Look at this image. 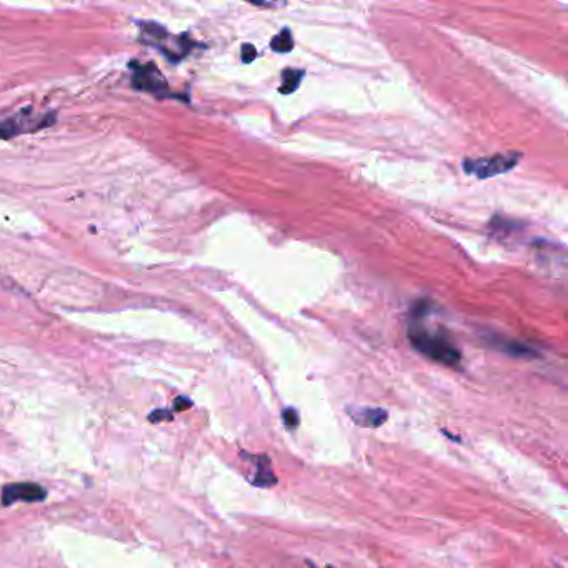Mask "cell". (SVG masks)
Returning <instances> with one entry per match:
<instances>
[{
    "label": "cell",
    "instance_id": "1",
    "mask_svg": "<svg viewBox=\"0 0 568 568\" xmlns=\"http://www.w3.org/2000/svg\"><path fill=\"white\" fill-rule=\"evenodd\" d=\"M408 339L418 352H422L432 360L443 365H459L460 355L459 348L447 339L445 335L435 334L427 330L422 325H413L408 330Z\"/></svg>",
    "mask_w": 568,
    "mask_h": 568
},
{
    "label": "cell",
    "instance_id": "2",
    "mask_svg": "<svg viewBox=\"0 0 568 568\" xmlns=\"http://www.w3.org/2000/svg\"><path fill=\"white\" fill-rule=\"evenodd\" d=\"M519 159L520 153H497V155L482 157V159H467L463 162V169L465 172L475 175L478 178H489L512 170L519 164Z\"/></svg>",
    "mask_w": 568,
    "mask_h": 568
},
{
    "label": "cell",
    "instance_id": "3",
    "mask_svg": "<svg viewBox=\"0 0 568 568\" xmlns=\"http://www.w3.org/2000/svg\"><path fill=\"white\" fill-rule=\"evenodd\" d=\"M132 68H134V77H132V85L137 89V91H144V92H152L157 93V95H162V93L167 92V82H165L164 75L160 74L159 68H157L153 63H142L139 62H132Z\"/></svg>",
    "mask_w": 568,
    "mask_h": 568
},
{
    "label": "cell",
    "instance_id": "4",
    "mask_svg": "<svg viewBox=\"0 0 568 568\" xmlns=\"http://www.w3.org/2000/svg\"><path fill=\"white\" fill-rule=\"evenodd\" d=\"M2 505H12L15 502H44L47 498V490L42 485L33 482H19L8 484L2 489Z\"/></svg>",
    "mask_w": 568,
    "mask_h": 568
},
{
    "label": "cell",
    "instance_id": "5",
    "mask_svg": "<svg viewBox=\"0 0 568 568\" xmlns=\"http://www.w3.org/2000/svg\"><path fill=\"white\" fill-rule=\"evenodd\" d=\"M350 417L360 427H369V429H377L387 422L388 413L382 408H355L348 410Z\"/></svg>",
    "mask_w": 568,
    "mask_h": 568
},
{
    "label": "cell",
    "instance_id": "6",
    "mask_svg": "<svg viewBox=\"0 0 568 568\" xmlns=\"http://www.w3.org/2000/svg\"><path fill=\"white\" fill-rule=\"evenodd\" d=\"M250 460H254L255 463L254 478H250L252 484L257 486H272L277 484V477L273 475L268 456H250Z\"/></svg>",
    "mask_w": 568,
    "mask_h": 568
},
{
    "label": "cell",
    "instance_id": "7",
    "mask_svg": "<svg viewBox=\"0 0 568 568\" xmlns=\"http://www.w3.org/2000/svg\"><path fill=\"white\" fill-rule=\"evenodd\" d=\"M29 122L27 118H19V117H14V118H8V121H3L0 122V139H10V137H15V135H20L22 132L25 130H31L32 129L29 127Z\"/></svg>",
    "mask_w": 568,
    "mask_h": 568
},
{
    "label": "cell",
    "instance_id": "8",
    "mask_svg": "<svg viewBox=\"0 0 568 568\" xmlns=\"http://www.w3.org/2000/svg\"><path fill=\"white\" fill-rule=\"evenodd\" d=\"M303 77V70H297V68H287L282 74V85L279 91L282 93H292L295 92L300 85V80Z\"/></svg>",
    "mask_w": 568,
    "mask_h": 568
},
{
    "label": "cell",
    "instance_id": "9",
    "mask_svg": "<svg viewBox=\"0 0 568 568\" xmlns=\"http://www.w3.org/2000/svg\"><path fill=\"white\" fill-rule=\"evenodd\" d=\"M270 47H272V50H275V52H280V54L290 52V50L293 49V38H292V32H290V29L289 27L282 29L279 36H275L272 38Z\"/></svg>",
    "mask_w": 568,
    "mask_h": 568
},
{
    "label": "cell",
    "instance_id": "10",
    "mask_svg": "<svg viewBox=\"0 0 568 568\" xmlns=\"http://www.w3.org/2000/svg\"><path fill=\"white\" fill-rule=\"evenodd\" d=\"M284 424L289 430H295L298 424H300V417H298V412L295 408H285L284 410Z\"/></svg>",
    "mask_w": 568,
    "mask_h": 568
},
{
    "label": "cell",
    "instance_id": "11",
    "mask_svg": "<svg viewBox=\"0 0 568 568\" xmlns=\"http://www.w3.org/2000/svg\"><path fill=\"white\" fill-rule=\"evenodd\" d=\"M174 418L172 412H169V410H153V412L148 415V420L152 422V424H159V422H170Z\"/></svg>",
    "mask_w": 568,
    "mask_h": 568
},
{
    "label": "cell",
    "instance_id": "12",
    "mask_svg": "<svg viewBox=\"0 0 568 568\" xmlns=\"http://www.w3.org/2000/svg\"><path fill=\"white\" fill-rule=\"evenodd\" d=\"M257 57V50L252 44H243L242 45V62L243 63H250L254 62V59Z\"/></svg>",
    "mask_w": 568,
    "mask_h": 568
},
{
    "label": "cell",
    "instance_id": "13",
    "mask_svg": "<svg viewBox=\"0 0 568 568\" xmlns=\"http://www.w3.org/2000/svg\"><path fill=\"white\" fill-rule=\"evenodd\" d=\"M192 407V400L187 397H177L174 400V412H183V410Z\"/></svg>",
    "mask_w": 568,
    "mask_h": 568
}]
</instances>
